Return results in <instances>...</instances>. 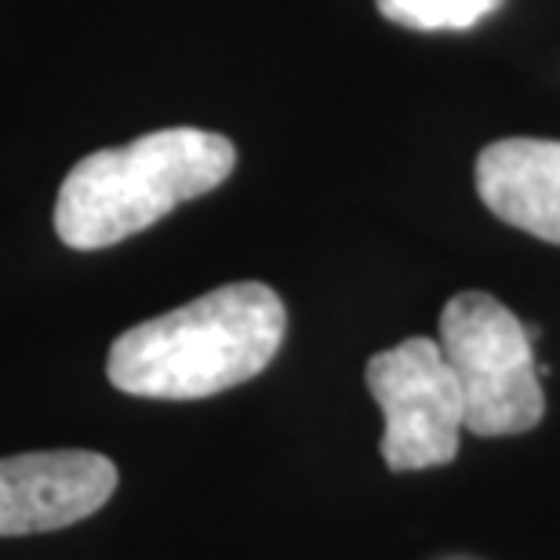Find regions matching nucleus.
Wrapping results in <instances>:
<instances>
[{
  "mask_svg": "<svg viewBox=\"0 0 560 560\" xmlns=\"http://www.w3.org/2000/svg\"><path fill=\"white\" fill-rule=\"evenodd\" d=\"M378 11L408 30H474L480 19L499 11L502 0H375Z\"/></svg>",
  "mask_w": 560,
  "mask_h": 560,
  "instance_id": "7",
  "label": "nucleus"
},
{
  "mask_svg": "<svg viewBox=\"0 0 560 560\" xmlns=\"http://www.w3.org/2000/svg\"><path fill=\"white\" fill-rule=\"evenodd\" d=\"M441 350L463 389L466 430L517 436L546 416L532 331L488 291H458L441 310Z\"/></svg>",
  "mask_w": 560,
  "mask_h": 560,
  "instance_id": "3",
  "label": "nucleus"
},
{
  "mask_svg": "<svg viewBox=\"0 0 560 560\" xmlns=\"http://www.w3.org/2000/svg\"><path fill=\"white\" fill-rule=\"evenodd\" d=\"M368 389L383 408V458L394 474L447 466L466 433L463 389L441 342L405 339L368 361Z\"/></svg>",
  "mask_w": 560,
  "mask_h": 560,
  "instance_id": "4",
  "label": "nucleus"
},
{
  "mask_svg": "<svg viewBox=\"0 0 560 560\" xmlns=\"http://www.w3.org/2000/svg\"><path fill=\"white\" fill-rule=\"evenodd\" d=\"M237 167L226 136L205 128H164L73 164L55 200V233L66 248L98 252L120 244L178 205L211 194Z\"/></svg>",
  "mask_w": 560,
  "mask_h": 560,
  "instance_id": "2",
  "label": "nucleus"
},
{
  "mask_svg": "<svg viewBox=\"0 0 560 560\" xmlns=\"http://www.w3.org/2000/svg\"><path fill=\"white\" fill-rule=\"evenodd\" d=\"M117 485V466L81 447L0 458V539L70 528L103 510Z\"/></svg>",
  "mask_w": 560,
  "mask_h": 560,
  "instance_id": "5",
  "label": "nucleus"
},
{
  "mask_svg": "<svg viewBox=\"0 0 560 560\" xmlns=\"http://www.w3.org/2000/svg\"><path fill=\"white\" fill-rule=\"evenodd\" d=\"M288 310L259 280L222 284L172 313L142 320L109 346L106 375L120 394L200 400L252 383L277 357Z\"/></svg>",
  "mask_w": 560,
  "mask_h": 560,
  "instance_id": "1",
  "label": "nucleus"
},
{
  "mask_svg": "<svg viewBox=\"0 0 560 560\" xmlns=\"http://www.w3.org/2000/svg\"><path fill=\"white\" fill-rule=\"evenodd\" d=\"M477 194L495 219L560 244V142L499 139L477 156Z\"/></svg>",
  "mask_w": 560,
  "mask_h": 560,
  "instance_id": "6",
  "label": "nucleus"
}]
</instances>
